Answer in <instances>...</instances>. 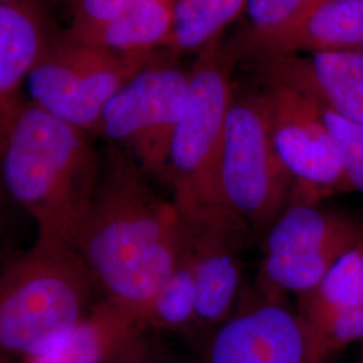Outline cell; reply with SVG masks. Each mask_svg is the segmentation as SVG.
Here are the masks:
<instances>
[{"label": "cell", "instance_id": "6da1fadb", "mask_svg": "<svg viewBox=\"0 0 363 363\" xmlns=\"http://www.w3.org/2000/svg\"><path fill=\"white\" fill-rule=\"evenodd\" d=\"M150 181L130 156L109 144L76 245L105 298L138 320L191 240L175 203L157 194Z\"/></svg>", "mask_w": 363, "mask_h": 363}, {"label": "cell", "instance_id": "7a4b0ae2", "mask_svg": "<svg viewBox=\"0 0 363 363\" xmlns=\"http://www.w3.org/2000/svg\"><path fill=\"white\" fill-rule=\"evenodd\" d=\"M91 135L26 97L0 147V184L34 220L38 238L76 249L100 178Z\"/></svg>", "mask_w": 363, "mask_h": 363}, {"label": "cell", "instance_id": "3957f363", "mask_svg": "<svg viewBox=\"0 0 363 363\" xmlns=\"http://www.w3.org/2000/svg\"><path fill=\"white\" fill-rule=\"evenodd\" d=\"M100 291L77 250L38 238L0 265V355L21 361L81 322Z\"/></svg>", "mask_w": 363, "mask_h": 363}, {"label": "cell", "instance_id": "277c9868", "mask_svg": "<svg viewBox=\"0 0 363 363\" xmlns=\"http://www.w3.org/2000/svg\"><path fill=\"white\" fill-rule=\"evenodd\" d=\"M233 99L232 57L216 39L198 52L190 69L187 100L169 148L167 184L190 225L237 222L220 193L226 117Z\"/></svg>", "mask_w": 363, "mask_h": 363}, {"label": "cell", "instance_id": "5b68a950", "mask_svg": "<svg viewBox=\"0 0 363 363\" xmlns=\"http://www.w3.org/2000/svg\"><path fill=\"white\" fill-rule=\"evenodd\" d=\"M166 54L111 52L58 31L27 78V99L52 116L99 135L105 106L117 91Z\"/></svg>", "mask_w": 363, "mask_h": 363}, {"label": "cell", "instance_id": "8992f818", "mask_svg": "<svg viewBox=\"0 0 363 363\" xmlns=\"http://www.w3.org/2000/svg\"><path fill=\"white\" fill-rule=\"evenodd\" d=\"M220 193L249 234L267 235L294 195V179L273 143L264 93L237 99L226 117Z\"/></svg>", "mask_w": 363, "mask_h": 363}, {"label": "cell", "instance_id": "52a82bcc", "mask_svg": "<svg viewBox=\"0 0 363 363\" xmlns=\"http://www.w3.org/2000/svg\"><path fill=\"white\" fill-rule=\"evenodd\" d=\"M171 60L166 54L130 78L105 106L99 128V135L123 150L150 179L164 184L190 84V70Z\"/></svg>", "mask_w": 363, "mask_h": 363}, {"label": "cell", "instance_id": "ba28073f", "mask_svg": "<svg viewBox=\"0 0 363 363\" xmlns=\"http://www.w3.org/2000/svg\"><path fill=\"white\" fill-rule=\"evenodd\" d=\"M264 94L273 143L294 179L291 203H316L325 196L352 191L322 106L295 85L273 76H268Z\"/></svg>", "mask_w": 363, "mask_h": 363}, {"label": "cell", "instance_id": "9c48e42d", "mask_svg": "<svg viewBox=\"0 0 363 363\" xmlns=\"http://www.w3.org/2000/svg\"><path fill=\"white\" fill-rule=\"evenodd\" d=\"M259 289L210 333L203 363H327L298 311Z\"/></svg>", "mask_w": 363, "mask_h": 363}, {"label": "cell", "instance_id": "30bf717a", "mask_svg": "<svg viewBox=\"0 0 363 363\" xmlns=\"http://www.w3.org/2000/svg\"><path fill=\"white\" fill-rule=\"evenodd\" d=\"M175 0H74L66 34L117 52L166 50Z\"/></svg>", "mask_w": 363, "mask_h": 363}, {"label": "cell", "instance_id": "8fae6325", "mask_svg": "<svg viewBox=\"0 0 363 363\" xmlns=\"http://www.w3.org/2000/svg\"><path fill=\"white\" fill-rule=\"evenodd\" d=\"M196 283V333H211L232 313L241 292L238 252L249 232L235 222L190 225Z\"/></svg>", "mask_w": 363, "mask_h": 363}, {"label": "cell", "instance_id": "7c38bea8", "mask_svg": "<svg viewBox=\"0 0 363 363\" xmlns=\"http://www.w3.org/2000/svg\"><path fill=\"white\" fill-rule=\"evenodd\" d=\"M57 33L43 0H0V147L26 100L27 78Z\"/></svg>", "mask_w": 363, "mask_h": 363}, {"label": "cell", "instance_id": "4fadbf2b", "mask_svg": "<svg viewBox=\"0 0 363 363\" xmlns=\"http://www.w3.org/2000/svg\"><path fill=\"white\" fill-rule=\"evenodd\" d=\"M261 61L268 76L284 79L322 108L363 125V52H318Z\"/></svg>", "mask_w": 363, "mask_h": 363}, {"label": "cell", "instance_id": "5bb4252c", "mask_svg": "<svg viewBox=\"0 0 363 363\" xmlns=\"http://www.w3.org/2000/svg\"><path fill=\"white\" fill-rule=\"evenodd\" d=\"M136 316L111 298L21 363H108L144 334Z\"/></svg>", "mask_w": 363, "mask_h": 363}, {"label": "cell", "instance_id": "9a60e30c", "mask_svg": "<svg viewBox=\"0 0 363 363\" xmlns=\"http://www.w3.org/2000/svg\"><path fill=\"white\" fill-rule=\"evenodd\" d=\"M318 52H363V0H319L294 26L253 52L265 60Z\"/></svg>", "mask_w": 363, "mask_h": 363}, {"label": "cell", "instance_id": "2e32d148", "mask_svg": "<svg viewBox=\"0 0 363 363\" xmlns=\"http://www.w3.org/2000/svg\"><path fill=\"white\" fill-rule=\"evenodd\" d=\"M363 244V223L315 203H291L265 235V253L318 255Z\"/></svg>", "mask_w": 363, "mask_h": 363}, {"label": "cell", "instance_id": "e0dca14e", "mask_svg": "<svg viewBox=\"0 0 363 363\" xmlns=\"http://www.w3.org/2000/svg\"><path fill=\"white\" fill-rule=\"evenodd\" d=\"M298 311L315 343L337 322L363 312V244L343 253L318 286L298 298Z\"/></svg>", "mask_w": 363, "mask_h": 363}, {"label": "cell", "instance_id": "ac0fdd59", "mask_svg": "<svg viewBox=\"0 0 363 363\" xmlns=\"http://www.w3.org/2000/svg\"><path fill=\"white\" fill-rule=\"evenodd\" d=\"M247 0H175L169 45V57L201 52L220 38L225 27L245 11Z\"/></svg>", "mask_w": 363, "mask_h": 363}, {"label": "cell", "instance_id": "d6986e66", "mask_svg": "<svg viewBox=\"0 0 363 363\" xmlns=\"http://www.w3.org/2000/svg\"><path fill=\"white\" fill-rule=\"evenodd\" d=\"M190 245L174 272L140 313L139 323L144 330L196 333V283Z\"/></svg>", "mask_w": 363, "mask_h": 363}, {"label": "cell", "instance_id": "ffe728a7", "mask_svg": "<svg viewBox=\"0 0 363 363\" xmlns=\"http://www.w3.org/2000/svg\"><path fill=\"white\" fill-rule=\"evenodd\" d=\"M319 0H247L244 45L250 52L294 26Z\"/></svg>", "mask_w": 363, "mask_h": 363}, {"label": "cell", "instance_id": "44dd1931", "mask_svg": "<svg viewBox=\"0 0 363 363\" xmlns=\"http://www.w3.org/2000/svg\"><path fill=\"white\" fill-rule=\"evenodd\" d=\"M328 128L337 142L352 191L363 196V125L337 116L322 108Z\"/></svg>", "mask_w": 363, "mask_h": 363}, {"label": "cell", "instance_id": "7402d4cb", "mask_svg": "<svg viewBox=\"0 0 363 363\" xmlns=\"http://www.w3.org/2000/svg\"><path fill=\"white\" fill-rule=\"evenodd\" d=\"M108 363H152L150 359L147 346L144 343L143 335L130 342L125 349L120 351L116 357Z\"/></svg>", "mask_w": 363, "mask_h": 363}, {"label": "cell", "instance_id": "603a6c76", "mask_svg": "<svg viewBox=\"0 0 363 363\" xmlns=\"http://www.w3.org/2000/svg\"><path fill=\"white\" fill-rule=\"evenodd\" d=\"M4 201H9V198L6 196V194H4V191H3V189H1V184H0V228H1V216H3V202ZM10 202V201H9ZM11 203V202H10Z\"/></svg>", "mask_w": 363, "mask_h": 363}, {"label": "cell", "instance_id": "cb8c5ba5", "mask_svg": "<svg viewBox=\"0 0 363 363\" xmlns=\"http://www.w3.org/2000/svg\"><path fill=\"white\" fill-rule=\"evenodd\" d=\"M363 343V342H362ZM361 363H363V349H362V354H361Z\"/></svg>", "mask_w": 363, "mask_h": 363}, {"label": "cell", "instance_id": "d4e9b609", "mask_svg": "<svg viewBox=\"0 0 363 363\" xmlns=\"http://www.w3.org/2000/svg\"><path fill=\"white\" fill-rule=\"evenodd\" d=\"M65 1H67V3H70V4H72L74 0H65Z\"/></svg>", "mask_w": 363, "mask_h": 363}]
</instances>
